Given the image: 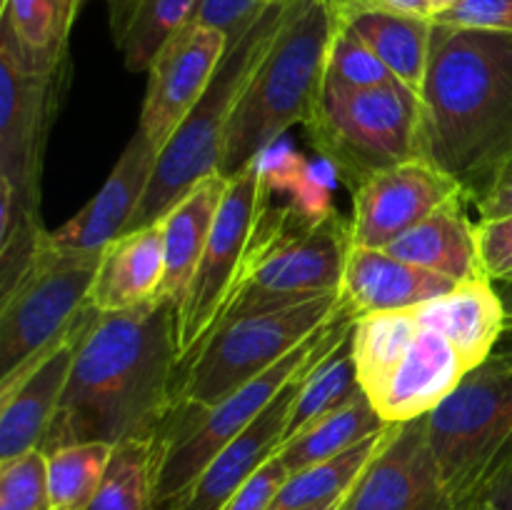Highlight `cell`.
<instances>
[{
    "label": "cell",
    "instance_id": "34",
    "mask_svg": "<svg viewBox=\"0 0 512 510\" xmlns=\"http://www.w3.org/2000/svg\"><path fill=\"white\" fill-rule=\"evenodd\" d=\"M0 510H53L48 455L40 448L0 463Z\"/></svg>",
    "mask_w": 512,
    "mask_h": 510
},
{
    "label": "cell",
    "instance_id": "42",
    "mask_svg": "<svg viewBox=\"0 0 512 510\" xmlns=\"http://www.w3.org/2000/svg\"><path fill=\"white\" fill-rule=\"evenodd\" d=\"M318 3H323L325 8H328L330 13L335 15V18H340V15L350 13V10H358V8H365V5H373L375 0H318Z\"/></svg>",
    "mask_w": 512,
    "mask_h": 510
},
{
    "label": "cell",
    "instance_id": "17",
    "mask_svg": "<svg viewBox=\"0 0 512 510\" xmlns=\"http://www.w3.org/2000/svg\"><path fill=\"white\" fill-rule=\"evenodd\" d=\"M158 155L160 150L153 140L140 128L135 130L98 195L58 230H48V245L73 253H103L105 245L113 243L133 223L148 193Z\"/></svg>",
    "mask_w": 512,
    "mask_h": 510
},
{
    "label": "cell",
    "instance_id": "38",
    "mask_svg": "<svg viewBox=\"0 0 512 510\" xmlns=\"http://www.w3.org/2000/svg\"><path fill=\"white\" fill-rule=\"evenodd\" d=\"M288 478L290 473L283 465V460H280L278 455H273L263 468L255 470V473L240 485L238 493L223 505V510H270Z\"/></svg>",
    "mask_w": 512,
    "mask_h": 510
},
{
    "label": "cell",
    "instance_id": "39",
    "mask_svg": "<svg viewBox=\"0 0 512 510\" xmlns=\"http://www.w3.org/2000/svg\"><path fill=\"white\" fill-rule=\"evenodd\" d=\"M478 208L480 220H498L512 215V158L500 165L495 178L490 180L488 188L473 200Z\"/></svg>",
    "mask_w": 512,
    "mask_h": 510
},
{
    "label": "cell",
    "instance_id": "18",
    "mask_svg": "<svg viewBox=\"0 0 512 510\" xmlns=\"http://www.w3.org/2000/svg\"><path fill=\"white\" fill-rule=\"evenodd\" d=\"M335 353V350H333ZM328 358V355H325ZM325 358L315 360L308 368L300 370L283 390L278 398L238 435L230 440L218 455L208 463V468L198 475L193 485L180 495L175 503H170L165 510H223V505L233 498L240 490V485L263 468L270 458L280 450L285 435V425H288L290 408L298 395L300 385H303L305 375L323 363Z\"/></svg>",
    "mask_w": 512,
    "mask_h": 510
},
{
    "label": "cell",
    "instance_id": "19",
    "mask_svg": "<svg viewBox=\"0 0 512 510\" xmlns=\"http://www.w3.org/2000/svg\"><path fill=\"white\" fill-rule=\"evenodd\" d=\"M455 285V280L398 260L388 250L350 245L338 300L345 318L358 320L385 310L415 308L450 293Z\"/></svg>",
    "mask_w": 512,
    "mask_h": 510
},
{
    "label": "cell",
    "instance_id": "23",
    "mask_svg": "<svg viewBox=\"0 0 512 510\" xmlns=\"http://www.w3.org/2000/svg\"><path fill=\"white\" fill-rule=\"evenodd\" d=\"M225 188H228V178L220 173L208 175L160 218L165 238V278L158 298L168 300L175 308L183 300L203 258Z\"/></svg>",
    "mask_w": 512,
    "mask_h": 510
},
{
    "label": "cell",
    "instance_id": "7",
    "mask_svg": "<svg viewBox=\"0 0 512 510\" xmlns=\"http://www.w3.org/2000/svg\"><path fill=\"white\" fill-rule=\"evenodd\" d=\"M305 130L320 158L350 190L380 170L428 158L423 98L400 80L373 88L323 85Z\"/></svg>",
    "mask_w": 512,
    "mask_h": 510
},
{
    "label": "cell",
    "instance_id": "36",
    "mask_svg": "<svg viewBox=\"0 0 512 510\" xmlns=\"http://www.w3.org/2000/svg\"><path fill=\"white\" fill-rule=\"evenodd\" d=\"M478 255L483 275L493 283L512 278V215L475 223Z\"/></svg>",
    "mask_w": 512,
    "mask_h": 510
},
{
    "label": "cell",
    "instance_id": "37",
    "mask_svg": "<svg viewBox=\"0 0 512 510\" xmlns=\"http://www.w3.org/2000/svg\"><path fill=\"white\" fill-rule=\"evenodd\" d=\"M433 23L512 35V0H460L450 10L435 15Z\"/></svg>",
    "mask_w": 512,
    "mask_h": 510
},
{
    "label": "cell",
    "instance_id": "2",
    "mask_svg": "<svg viewBox=\"0 0 512 510\" xmlns=\"http://www.w3.org/2000/svg\"><path fill=\"white\" fill-rule=\"evenodd\" d=\"M423 115L428 160L475 200L512 158V35L435 23Z\"/></svg>",
    "mask_w": 512,
    "mask_h": 510
},
{
    "label": "cell",
    "instance_id": "8",
    "mask_svg": "<svg viewBox=\"0 0 512 510\" xmlns=\"http://www.w3.org/2000/svg\"><path fill=\"white\" fill-rule=\"evenodd\" d=\"M338 318H345L338 293H328L288 308L223 320L193 358L175 370L173 413L198 415L213 408Z\"/></svg>",
    "mask_w": 512,
    "mask_h": 510
},
{
    "label": "cell",
    "instance_id": "15",
    "mask_svg": "<svg viewBox=\"0 0 512 510\" xmlns=\"http://www.w3.org/2000/svg\"><path fill=\"white\" fill-rule=\"evenodd\" d=\"M338 510H458L428 438V415L400 423Z\"/></svg>",
    "mask_w": 512,
    "mask_h": 510
},
{
    "label": "cell",
    "instance_id": "13",
    "mask_svg": "<svg viewBox=\"0 0 512 510\" xmlns=\"http://www.w3.org/2000/svg\"><path fill=\"white\" fill-rule=\"evenodd\" d=\"M458 200H470L463 185L428 158L380 170L353 190L350 240L360 248L385 250L410 228Z\"/></svg>",
    "mask_w": 512,
    "mask_h": 510
},
{
    "label": "cell",
    "instance_id": "35",
    "mask_svg": "<svg viewBox=\"0 0 512 510\" xmlns=\"http://www.w3.org/2000/svg\"><path fill=\"white\" fill-rule=\"evenodd\" d=\"M283 3H295V0H200L195 20L223 30L228 35V43H233L265 10Z\"/></svg>",
    "mask_w": 512,
    "mask_h": 510
},
{
    "label": "cell",
    "instance_id": "1",
    "mask_svg": "<svg viewBox=\"0 0 512 510\" xmlns=\"http://www.w3.org/2000/svg\"><path fill=\"white\" fill-rule=\"evenodd\" d=\"M175 310L168 300L153 298L93 320L40 445L45 455L73 443L118 445L158 435L173 410Z\"/></svg>",
    "mask_w": 512,
    "mask_h": 510
},
{
    "label": "cell",
    "instance_id": "22",
    "mask_svg": "<svg viewBox=\"0 0 512 510\" xmlns=\"http://www.w3.org/2000/svg\"><path fill=\"white\" fill-rule=\"evenodd\" d=\"M165 278L163 225L118 235L100 253L98 273L90 288V305L98 313H118L158 298Z\"/></svg>",
    "mask_w": 512,
    "mask_h": 510
},
{
    "label": "cell",
    "instance_id": "40",
    "mask_svg": "<svg viewBox=\"0 0 512 510\" xmlns=\"http://www.w3.org/2000/svg\"><path fill=\"white\" fill-rule=\"evenodd\" d=\"M485 495H490V500H493L498 510H512V460L495 475Z\"/></svg>",
    "mask_w": 512,
    "mask_h": 510
},
{
    "label": "cell",
    "instance_id": "41",
    "mask_svg": "<svg viewBox=\"0 0 512 510\" xmlns=\"http://www.w3.org/2000/svg\"><path fill=\"white\" fill-rule=\"evenodd\" d=\"M375 3H378L380 8L395 10V13L433 20V3H430V0H375Z\"/></svg>",
    "mask_w": 512,
    "mask_h": 510
},
{
    "label": "cell",
    "instance_id": "44",
    "mask_svg": "<svg viewBox=\"0 0 512 510\" xmlns=\"http://www.w3.org/2000/svg\"><path fill=\"white\" fill-rule=\"evenodd\" d=\"M85 0H63V10H65V18H68V23L73 25L75 15H78V10L83 8Z\"/></svg>",
    "mask_w": 512,
    "mask_h": 510
},
{
    "label": "cell",
    "instance_id": "16",
    "mask_svg": "<svg viewBox=\"0 0 512 510\" xmlns=\"http://www.w3.org/2000/svg\"><path fill=\"white\" fill-rule=\"evenodd\" d=\"M98 315L90 305L83 320L45 358L25 370L13 385L0 390V463L43 445L68 385L75 350Z\"/></svg>",
    "mask_w": 512,
    "mask_h": 510
},
{
    "label": "cell",
    "instance_id": "26",
    "mask_svg": "<svg viewBox=\"0 0 512 510\" xmlns=\"http://www.w3.org/2000/svg\"><path fill=\"white\" fill-rule=\"evenodd\" d=\"M418 333L420 320L415 308L385 310L355 320L350 333V353H353L360 388L370 400L378 398L400 360L408 355Z\"/></svg>",
    "mask_w": 512,
    "mask_h": 510
},
{
    "label": "cell",
    "instance_id": "14",
    "mask_svg": "<svg viewBox=\"0 0 512 510\" xmlns=\"http://www.w3.org/2000/svg\"><path fill=\"white\" fill-rule=\"evenodd\" d=\"M228 53V35L193 20L160 48L148 68L138 128L163 150L190 110L203 98L220 60Z\"/></svg>",
    "mask_w": 512,
    "mask_h": 510
},
{
    "label": "cell",
    "instance_id": "24",
    "mask_svg": "<svg viewBox=\"0 0 512 510\" xmlns=\"http://www.w3.org/2000/svg\"><path fill=\"white\" fill-rule=\"evenodd\" d=\"M338 20L348 25L383 60L395 80L423 98L430 45H433V20L395 13V10L380 8L378 3L350 10Z\"/></svg>",
    "mask_w": 512,
    "mask_h": 510
},
{
    "label": "cell",
    "instance_id": "21",
    "mask_svg": "<svg viewBox=\"0 0 512 510\" xmlns=\"http://www.w3.org/2000/svg\"><path fill=\"white\" fill-rule=\"evenodd\" d=\"M420 328L445 335L458 350L468 373L493 355L508 330V313L495 283L488 278L465 280L450 293L415 305Z\"/></svg>",
    "mask_w": 512,
    "mask_h": 510
},
{
    "label": "cell",
    "instance_id": "27",
    "mask_svg": "<svg viewBox=\"0 0 512 510\" xmlns=\"http://www.w3.org/2000/svg\"><path fill=\"white\" fill-rule=\"evenodd\" d=\"M388 425L390 423H385L378 410H375V405L370 403L365 390H360L348 403L340 405L338 410L328 413L325 418H320L318 423L310 425L298 438L285 443L275 455L283 460L288 473L293 475L320 463V460L345 453L353 445H358L360 440L380 433Z\"/></svg>",
    "mask_w": 512,
    "mask_h": 510
},
{
    "label": "cell",
    "instance_id": "3",
    "mask_svg": "<svg viewBox=\"0 0 512 510\" xmlns=\"http://www.w3.org/2000/svg\"><path fill=\"white\" fill-rule=\"evenodd\" d=\"M338 18L318 0L290 3L225 133L218 173L233 178L298 123H308L325 85Z\"/></svg>",
    "mask_w": 512,
    "mask_h": 510
},
{
    "label": "cell",
    "instance_id": "31",
    "mask_svg": "<svg viewBox=\"0 0 512 510\" xmlns=\"http://www.w3.org/2000/svg\"><path fill=\"white\" fill-rule=\"evenodd\" d=\"M358 373H355L353 353H350V338L340 345L335 353H330L323 363L315 365L308 375H305L303 385H300L298 395L290 408L288 425H285L283 445L298 438L300 433L325 418L328 413L338 410L340 405L348 403L350 398L360 393ZM280 445V448H283Z\"/></svg>",
    "mask_w": 512,
    "mask_h": 510
},
{
    "label": "cell",
    "instance_id": "11",
    "mask_svg": "<svg viewBox=\"0 0 512 510\" xmlns=\"http://www.w3.org/2000/svg\"><path fill=\"white\" fill-rule=\"evenodd\" d=\"M263 200L265 188L260 180L258 158H255L238 175L228 178V188L220 200L203 258H200L198 270L175 310L178 368L193 358L195 350L218 323L230 298V290L238 280L243 255L248 250Z\"/></svg>",
    "mask_w": 512,
    "mask_h": 510
},
{
    "label": "cell",
    "instance_id": "45",
    "mask_svg": "<svg viewBox=\"0 0 512 510\" xmlns=\"http://www.w3.org/2000/svg\"><path fill=\"white\" fill-rule=\"evenodd\" d=\"M463 510H498V508H495V503L490 500V495H483V498H478L475 503L465 505Z\"/></svg>",
    "mask_w": 512,
    "mask_h": 510
},
{
    "label": "cell",
    "instance_id": "30",
    "mask_svg": "<svg viewBox=\"0 0 512 510\" xmlns=\"http://www.w3.org/2000/svg\"><path fill=\"white\" fill-rule=\"evenodd\" d=\"M158 440L130 438L113 448L105 478L85 510H155Z\"/></svg>",
    "mask_w": 512,
    "mask_h": 510
},
{
    "label": "cell",
    "instance_id": "6",
    "mask_svg": "<svg viewBox=\"0 0 512 510\" xmlns=\"http://www.w3.org/2000/svg\"><path fill=\"white\" fill-rule=\"evenodd\" d=\"M428 438L455 508L483 498L512 460V343L498 345L428 415Z\"/></svg>",
    "mask_w": 512,
    "mask_h": 510
},
{
    "label": "cell",
    "instance_id": "28",
    "mask_svg": "<svg viewBox=\"0 0 512 510\" xmlns=\"http://www.w3.org/2000/svg\"><path fill=\"white\" fill-rule=\"evenodd\" d=\"M400 423H390L388 428H383L380 433L370 435V438L360 440L358 445H353L345 453L333 455L328 460H320V463L310 465V468L293 473L285 480L283 490L275 498L273 508L270 510H300V508H313V505L330 503V500H338L358 483V478L363 475V470L368 468L370 460L380 453L385 443L390 440V435L395 433Z\"/></svg>",
    "mask_w": 512,
    "mask_h": 510
},
{
    "label": "cell",
    "instance_id": "29",
    "mask_svg": "<svg viewBox=\"0 0 512 510\" xmlns=\"http://www.w3.org/2000/svg\"><path fill=\"white\" fill-rule=\"evenodd\" d=\"M70 28L63 0H3L0 38L40 73L63 68Z\"/></svg>",
    "mask_w": 512,
    "mask_h": 510
},
{
    "label": "cell",
    "instance_id": "33",
    "mask_svg": "<svg viewBox=\"0 0 512 510\" xmlns=\"http://www.w3.org/2000/svg\"><path fill=\"white\" fill-rule=\"evenodd\" d=\"M395 80L383 60L353 33L345 23L335 25L330 40L328 63H325V85L333 88H373Z\"/></svg>",
    "mask_w": 512,
    "mask_h": 510
},
{
    "label": "cell",
    "instance_id": "9",
    "mask_svg": "<svg viewBox=\"0 0 512 510\" xmlns=\"http://www.w3.org/2000/svg\"><path fill=\"white\" fill-rule=\"evenodd\" d=\"M353 323L355 320L350 318H338L335 323L325 325L313 338L285 355L280 363H275L250 383L240 385L235 393L203 413L180 415L170 410L155 435L158 440L155 510H165L170 503H175L208 468L210 460L230 440L238 438L300 370L338 350L353 333Z\"/></svg>",
    "mask_w": 512,
    "mask_h": 510
},
{
    "label": "cell",
    "instance_id": "25",
    "mask_svg": "<svg viewBox=\"0 0 512 510\" xmlns=\"http://www.w3.org/2000/svg\"><path fill=\"white\" fill-rule=\"evenodd\" d=\"M385 250L398 260L445 275L455 283L485 278L480 268L475 223L465 215V200L440 208Z\"/></svg>",
    "mask_w": 512,
    "mask_h": 510
},
{
    "label": "cell",
    "instance_id": "32",
    "mask_svg": "<svg viewBox=\"0 0 512 510\" xmlns=\"http://www.w3.org/2000/svg\"><path fill=\"white\" fill-rule=\"evenodd\" d=\"M110 443H73L48 453V485L53 510H85L98 493L110 458Z\"/></svg>",
    "mask_w": 512,
    "mask_h": 510
},
{
    "label": "cell",
    "instance_id": "46",
    "mask_svg": "<svg viewBox=\"0 0 512 510\" xmlns=\"http://www.w3.org/2000/svg\"><path fill=\"white\" fill-rule=\"evenodd\" d=\"M430 3H433V18H435V15L445 13V10H450L453 5H458L460 0H430Z\"/></svg>",
    "mask_w": 512,
    "mask_h": 510
},
{
    "label": "cell",
    "instance_id": "5",
    "mask_svg": "<svg viewBox=\"0 0 512 510\" xmlns=\"http://www.w3.org/2000/svg\"><path fill=\"white\" fill-rule=\"evenodd\" d=\"M288 8L290 3L273 5L238 40L228 43V53L220 60L203 98L195 103L188 118L160 150L148 193L128 230L158 223L193 185L218 173L225 133H228L235 108L258 70L260 60L268 53Z\"/></svg>",
    "mask_w": 512,
    "mask_h": 510
},
{
    "label": "cell",
    "instance_id": "4",
    "mask_svg": "<svg viewBox=\"0 0 512 510\" xmlns=\"http://www.w3.org/2000/svg\"><path fill=\"white\" fill-rule=\"evenodd\" d=\"M268 200L265 190L238 280L218 323L338 293L343 283L353 245L350 223L338 213L310 223L290 203L270 205Z\"/></svg>",
    "mask_w": 512,
    "mask_h": 510
},
{
    "label": "cell",
    "instance_id": "43",
    "mask_svg": "<svg viewBox=\"0 0 512 510\" xmlns=\"http://www.w3.org/2000/svg\"><path fill=\"white\" fill-rule=\"evenodd\" d=\"M495 290H498L500 300H503L505 313H508V320H512V278L503 280V283H495Z\"/></svg>",
    "mask_w": 512,
    "mask_h": 510
},
{
    "label": "cell",
    "instance_id": "12",
    "mask_svg": "<svg viewBox=\"0 0 512 510\" xmlns=\"http://www.w3.org/2000/svg\"><path fill=\"white\" fill-rule=\"evenodd\" d=\"M60 75L63 68L33 70L0 38V180L33 210H40L43 145L58 105Z\"/></svg>",
    "mask_w": 512,
    "mask_h": 510
},
{
    "label": "cell",
    "instance_id": "47",
    "mask_svg": "<svg viewBox=\"0 0 512 510\" xmlns=\"http://www.w3.org/2000/svg\"><path fill=\"white\" fill-rule=\"evenodd\" d=\"M508 333H512V320H508Z\"/></svg>",
    "mask_w": 512,
    "mask_h": 510
},
{
    "label": "cell",
    "instance_id": "20",
    "mask_svg": "<svg viewBox=\"0 0 512 510\" xmlns=\"http://www.w3.org/2000/svg\"><path fill=\"white\" fill-rule=\"evenodd\" d=\"M465 375L468 368L453 343L435 330L420 328L408 355L370 403L385 423H410L433 413Z\"/></svg>",
    "mask_w": 512,
    "mask_h": 510
},
{
    "label": "cell",
    "instance_id": "10",
    "mask_svg": "<svg viewBox=\"0 0 512 510\" xmlns=\"http://www.w3.org/2000/svg\"><path fill=\"white\" fill-rule=\"evenodd\" d=\"M100 253H73L43 238L33 265L0 295V390L50 353L90 310Z\"/></svg>",
    "mask_w": 512,
    "mask_h": 510
}]
</instances>
